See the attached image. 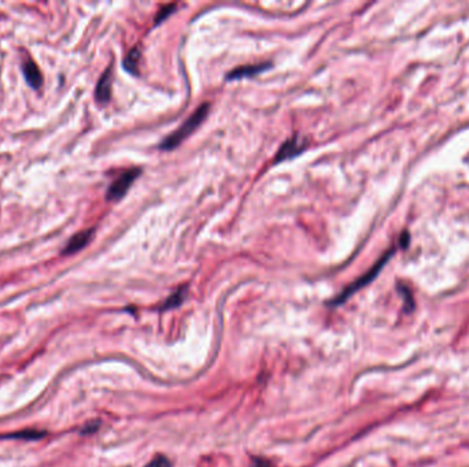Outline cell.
Masks as SVG:
<instances>
[{"label":"cell","instance_id":"cell-1","mask_svg":"<svg viewBox=\"0 0 469 467\" xmlns=\"http://www.w3.org/2000/svg\"><path fill=\"white\" fill-rule=\"evenodd\" d=\"M209 103H203V105L199 106L198 109L193 111L192 114L188 117L185 121L182 122L181 125H180V127H177L174 132L170 133L169 136H166V137L160 141L159 148L163 149V151H171V149L178 147L185 138L189 137V136L203 123L206 117L209 114Z\"/></svg>","mask_w":469,"mask_h":467},{"label":"cell","instance_id":"cell-2","mask_svg":"<svg viewBox=\"0 0 469 467\" xmlns=\"http://www.w3.org/2000/svg\"><path fill=\"white\" fill-rule=\"evenodd\" d=\"M392 253H394V251H392V249H391V251H388V252H387L386 255H384V256H383V258H381L380 260H379V262H377V263H376L375 266H373V267L369 270V271H368V273H365L362 277H359L358 280L354 281L353 284H351V285H348L347 288H346V289H344V291H343L342 293H340V295L336 297V299H335V300H332L331 304H333V306L342 304V303L346 302V300H347L348 297L351 296L353 293H355L357 291H359V289H361V288H364L365 285H368L370 281L375 280V277L379 274V271H380V270L384 267V264L387 263V260H388V259L391 258Z\"/></svg>","mask_w":469,"mask_h":467},{"label":"cell","instance_id":"cell-3","mask_svg":"<svg viewBox=\"0 0 469 467\" xmlns=\"http://www.w3.org/2000/svg\"><path fill=\"white\" fill-rule=\"evenodd\" d=\"M142 170L140 169H131L127 170L125 173H122L121 176L118 177L117 180L113 181V184L107 191L106 198L107 200H120L125 196V193L129 191V188L132 185L133 182L136 181V178L140 176Z\"/></svg>","mask_w":469,"mask_h":467},{"label":"cell","instance_id":"cell-4","mask_svg":"<svg viewBox=\"0 0 469 467\" xmlns=\"http://www.w3.org/2000/svg\"><path fill=\"white\" fill-rule=\"evenodd\" d=\"M306 147H308V143L305 140H302L299 136H294V137H291L283 144L282 148L277 151L275 163H280L283 160L293 159L294 156H298L301 152H304Z\"/></svg>","mask_w":469,"mask_h":467},{"label":"cell","instance_id":"cell-5","mask_svg":"<svg viewBox=\"0 0 469 467\" xmlns=\"http://www.w3.org/2000/svg\"><path fill=\"white\" fill-rule=\"evenodd\" d=\"M272 63L264 62V63H257V65H247V66H240L238 69H233L232 72L228 73L226 80L232 81V80H242V78H251L264 73L268 69H271Z\"/></svg>","mask_w":469,"mask_h":467},{"label":"cell","instance_id":"cell-6","mask_svg":"<svg viewBox=\"0 0 469 467\" xmlns=\"http://www.w3.org/2000/svg\"><path fill=\"white\" fill-rule=\"evenodd\" d=\"M94 234V229H88V231H83L80 232V233H77L76 236H73L72 238H70L67 247L63 249V253H65V255H70V253H74L77 252V251H80V249H83V248L92 240Z\"/></svg>","mask_w":469,"mask_h":467},{"label":"cell","instance_id":"cell-7","mask_svg":"<svg viewBox=\"0 0 469 467\" xmlns=\"http://www.w3.org/2000/svg\"><path fill=\"white\" fill-rule=\"evenodd\" d=\"M96 100L100 103H107L111 96V69L109 67L100 77L96 85Z\"/></svg>","mask_w":469,"mask_h":467},{"label":"cell","instance_id":"cell-8","mask_svg":"<svg viewBox=\"0 0 469 467\" xmlns=\"http://www.w3.org/2000/svg\"><path fill=\"white\" fill-rule=\"evenodd\" d=\"M23 76L26 78V81L30 87H33L34 89H37L41 87L43 84V78H41V73H40L39 67L36 66V63L33 61H26L23 63Z\"/></svg>","mask_w":469,"mask_h":467},{"label":"cell","instance_id":"cell-9","mask_svg":"<svg viewBox=\"0 0 469 467\" xmlns=\"http://www.w3.org/2000/svg\"><path fill=\"white\" fill-rule=\"evenodd\" d=\"M140 59H142V52L139 47H135L132 50L128 52V55L124 59V69L128 73H131L133 76H138L139 74V65H140Z\"/></svg>","mask_w":469,"mask_h":467},{"label":"cell","instance_id":"cell-10","mask_svg":"<svg viewBox=\"0 0 469 467\" xmlns=\"http://www.w3.org/2000/svg\"><path fill=\"white\" fill-rule=\"evenodd\" d=\"M185 295H187V288H185V286H184V288H180L176 293H173V295L166 300L162 308H163V310H167V308L178 307L182 303V300L185 299Z\"/></svg>","mask_w":469,"mask_h":467},{"label":"cell","instance_id":"cell-11","mask_svg":"<svg viewBox=\"0 0 469 467\" xmlns=\"http://www.w3.org/2000/svg\"><path fill=\"white\" fill-rule=\"evenodd\" d=\"M43 436H45V432H41V430H22V432H18V433L7 436V437H11V439L37 440L41 439Z\"/></svg>","mask_w":469,"mask_h":467},{"label":"cell","instance_id":"cell-12","mask_svg":"<svg viewBox=\"0 0 469 467\" xmlns=\"http://www.w3.org/2000/svg\"><path fill=\"white\" fill-rule=\"evenodd\" d=\"M174 10H176V4H167V6L162 7L159 11H158V14H156V17H155V25H158V23H160L162 21H165L166 18L169 17Z\"/></svg>","mask_w":469,"mask_h":467},{"label":"cell","instance_id":"cell-13","mask_svg":"<svg viewBox=\"0 0 469 467\" xmlns=\"http://www.w3.org/2000/svg\"><path fill=\"white\" fill-rule=\"evenodd\" d=\"M144 467H170V462H169V459L165 458V456L159 455L156 456L155 459H153L147 466Z\"/></svg>","mask_w":469,"mask_h":467},{"label":"cell","instance_id":"cell-14","mask_svg":"<svg viewBox=\"0 0 469 467\" xmlns=\"http://www.w3.org/2000/svg\"><path fill=\"white\" fill-rule=\"evenodd\" d=\"M254 467H269V463L264 459H257L254 461Z\"/></svg>","mask_w":469,"mask_h":467}]
</instances>
